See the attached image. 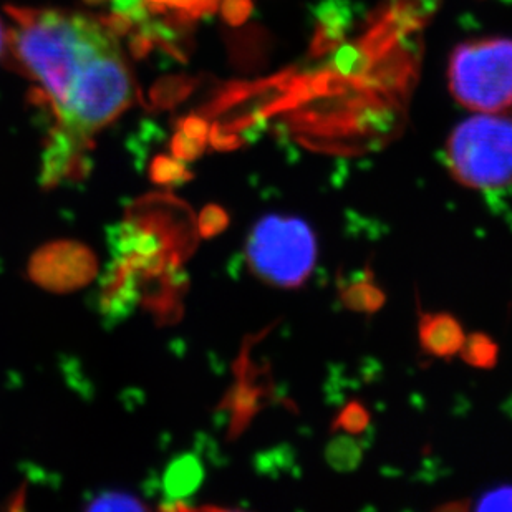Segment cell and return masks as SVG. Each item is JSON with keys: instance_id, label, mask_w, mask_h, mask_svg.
<instances>
[{"instance_id": "ba28073f", "label": "cell", "mask_w": 512, "mask_h": 512, "mask_svg": "<svg viewBox=\"0 0 512 512\" xmlns=\"http://www.w3.org/2000/svg\"><path fill=\"white\" fill-rule=\"evenodd\" d=\"M440 7V0H390L387 14L406 35L423 29Z\"/></svg>"}, {"instance_id": "8fae6325", "label": "cell", "mask_w": 512, "mask_h": 512, "mask_svg": "<svg viewBox=\"0 0 512 512\" xmlns=\"http://www.w3.org/2000/svg\"><path fill=\"white\" fill-rule=\"evenodd\" d=\"M327 461L335 471L350 473L362 463V450L352 438L339 436L327 446Z\"/></svg>"}, {"instance_id": "4fadbf2b", "label": "cell", "mask_w": 512, "mask_h": 512, "mask_svg": "<svg viewBox=\"0 0 512 512\" xmlns=\"http://www.w3.org/2000/svg\"><path fill=\"white\" fill-rule=\"evenodd\" d=\"M473 508L476 511H512V484L488 489L479 496L478 503Z\"/></svg>"}, {"instance_id": "6da1fadb", "label": "cell", "mask_w": 512, "mask_h": 512, "mask_svg": "<svg viewBox=\"0 0 512 512\" xmlns=\"http://www.w3.org/2000/svg\"><path fill=\"white\" fill-rule=\"evenodd\" d=\"M9 42L25 72L49 97L60 163L135 100V80L118 40L85 15L22 10Z\"/></svg>"}, {"instance_id": "52a82bcc", "label": "cell", "mask_w": 512, "mask_h": 512, "mask_svg": "<svg viewBox=\"0 0 512 512\" xmlns=\"http://www.w3.org/2000/svg\"><path fill=\"white\" fill-rule=\"evenodd\" d=\"M387 300V295L373 279L372 272H358L352 281L340 287V302L355 314H377Z\"/></svg>"}, {"instance_id": "9c48e42d", "label": "cell", "mask_w": 512, "mask_h": 512, "mask_svg": "<svg viewBox=\"0 0 512 512\" xmlns=\"http://www.w3.org/2000/svg\"><path fill=\"white\" fill-rule=\"evenodd\" d=\"M459 353L464 362L471 367L488 370V368L496 367V363H498L499 347L498 343L494 342L489 335L478 332V334L466 337Z\"/></svg>"}, {"instance_id": "5bb4252c", "label": "cell", "mask_w": 512, "mask_h": 512, "mask_svg": "<svg viewBox=\"0 0 512 512\" xmlns=\"http://www.w3.org/2000/svg\"><path fill=\"white\" fill-rule=\"evenodd\" d=\"M224 17L232 25H241L252 14L251 0H226L223 7Z\"/></svg>"}, {"instance_id": "30bf717a", "label": "cell", "mask_w": 512, "mask_h": 512, "mask_svg": "<svg viewBox=\"0 0 512 512\" xmlns=\"http://www.w3.org/2000/svg\"><path fill=\"white\" fill-rule=\"evenodd\" d=\"M368 426H370V413L367 406L363 405L362 401L353 400L348 401L347 405L339 411V415L335 416L330 430L332 433L340 431L345 435L355 436L365 433Z\"/></svg>"}, {"instance_id": "e0dca14e", "label": "cell", "mask_w": 512, "mask_h": 512, "mask_svg": "<svg viewBox=\"0 0 512 512\" xmlns=\"http://www.w3.org/2000/svg\"><path fill=\"white\" fill-rule=\"evenodd\" d=\"M440 511H453V509H458V511H466V509H469L468 504L464 503H455V504H445V506H440Z\"/></svg>"}, {"instance_id": "8992f818", "label": "cell", "mask_w": 512, "mask_h": 512, "mask_svg": "<svg viewBox=\"0 0 512 512\" xmlns=\"http://www.w3.org/2000/svg\"><path fill=\"white\" fill-rule=\"evenodd\" d=\"M421 350L438 358H453L461 352L466 335L458 319L446 312L423 314L418 322Z\"/></svg>"}, {"instance_id": "7a4b0ae2", "label": "cell", "mask_w": 512, "mask_h": 512, "mask_svg": "<svg viewBox=\"0 0 512 512\" xmlns=\"http://www.w3.org/2000/svg\"><path fill=\"white\" fill-rule=\"evenodd\" d=\"M453 178L479 191L512 186V118L478 115L461 121L446 143Z\"/></svg>"}, {"instance_id": "ac0fdd59", "label": "cell", "mask_w": 512, "mask_h": 512, "mask_svg": "<svg viewBox=\"0 0 512 512\" xmlns=\"http://www.w3.org/2000/svg\"><path fill=\"white\" fill-rule=\"evenodd\" d=\"M173 2H176V4L183 5H196L201 4V2H206V0H173Z\"/></svg>"}, {"instance_id": "d6986e66", "label": "cell", "mask_w": 512, "mask_h": 512, "mask_svg": "<svg viewBox=\"0 0 512 512\" xmlns=\"http://www.w3.org/2000/svg\"><path fill=\"white\" fill-rule=\"evenodd\" d=\"M503 2H506V4H512V0H503Z\"/></svg>"}, {"instance_id": "277c9868", "label": "cell", "mask_w": 512, "mask_h": 512, "mask_svg": "<svg viewBox=\"0 0 512 512\" xmlns=\"http://www.w3.org/2000/svg\"><path fill=\"white\" fill-rule=\"evenodd\" d=\"M450 92L473 112H499L512 105V39L459 44L448 67Z\"/></svg>"}, {"instance_id": "3957f363", "label": "cell", "mask_w": 512, "mask_h": 512, "mask_svg": "<svg viewBox=\"0 0 512 512\" xmlns=\"http://www.w3.org/2000/svg\"><path fill=\"white\" fill-rule=\"evenodd\" d=\"M247 262L266 284L297 289L309 279L317 262V237L299 216L267 214L247 239Z\"/></svg>"}, {"instance_id": "7c38bea8", "label": "cell", "mask_w": 512, "mask_h": 512, "mask_svg": "<svg viewBox=\"0 0 512 512\" xmlns=\"http://www.w3.org/2000/svg\"><path fill=\"white\" fill-rule=\"evenodd\" d=\"M370 65L372 63L360 45L342 44L334 55V67L343 78H362Z\"/></svg>"}, {"instance_id": "5b68a950", "label": "cell", "mask_w": 512, "mask_h": 512, "mask_svg": "<svg viewBox=\"0 0 512 512\" xmlns=\"http://www.w3.org/2000/svg\"><path fill=\"white\" fill-rule=\"evenodd\" d=\"M315 32L310 55L322 57L339 49L355 22V5L350 0H320L315 5Z\"/></svg>"}, {"instance_id": "9a60e30c", "label": "cell", "mask_w": 512, "mask_h": 512, "mask_svg": "<svg viewBox=\"0 0 512 512\" xmlns=\"http://www.w3.org/2000/svg\"><path fill=\"white\" fill-rule=\"evenodd\" d=\"M226 224H228V216H226L223 209L211 208L204 213L203 229L206 234H216V232L223 231Z\"/></svg>"}, {"instance_id": "2e32d148", "label": "cell", "mask_w": 512, "mask_h": 512, "mask_svg": "<svg viewBox=\"0 0 512 512\" xmlns=\"http://www.w3.org/2000/svg\"><path fill=\"white\" fill-rule=\"evenodd\" d=\"M7 44H9V37H7V32H5L4 24L0 22V57L4 54Z\"/></svg>"}]
</instances>
